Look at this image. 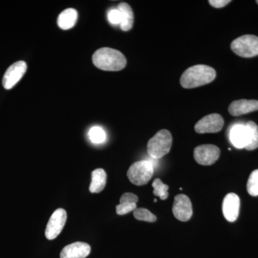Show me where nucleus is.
<instances>
[{"mask_svg":"<svg viewBox=\"0 0 258 258\" xmlns=\"http://www.w3.org/2000/svg\"><path fill=\"white\" fill-rule=\"evenodd\" d=\"M216 78V71L212 67L205 64L191 66L181 75L180 83L186 89L205 86Z\"/></svg>","mask_w":258,"mask_h":258,"instance_id":"nucleus-1","label":"nucleus"},{"mask_svg":"<svg viewBox=\"0 0 258 258\" xmlns=\"http://www.w3.org/2000/svg\"><path fill=\"white\" fill-rule=\"evenodd\" d=\"M92 59L96 67L106 71H121L127 62L123 53L110 47L98 49L93 54Z\"/></svg>","mask_w":258,"mask_h":258,"instance_id":"nucleus-2","label":"nucleus"},{"mask_svg":"<svg viewBox=\"0 0 258 258\" xmlns=\"http://www.w3.org/2000/svg\"><path fill=\"white\" fill-rule=\"evenodd\" d=\"M171 145L172 136L169 131L162 129L148 142V154L154 159H161L169 152Z\"/></svg>","mask_w":258,"mask_h":258,"instance_id":"nucleus-3","label":"nucleus"},{"mask_svg":"<svg viewBox=\"0 0 258 258\" xmlns=\"http://www.w3.org/2000/svg\"><path fill=\"white\" fill-rule=\"evenodd\" d=\"M154 174V166L150 161L142 160L134 163L129 168L127 176L131 182L137 186L147 184Z\"/></svg>","mask_w":258,"mask_h":258,"instance_id":"nucleus-4","label":"nucleus"},{"mask_svg":"<svg viewBox=\"0 0 258 258\" xmlns=\"http://www.w3.org/2000/svg\"><path fill=\"white\" fill-rule=\"evenodd\" d=\"M231 49L238 56L252 57L258 55V37L245 35L237 37L231 43Z\"/></svg>","mask_w":258,"mask_h":258,"instance_id":"nucleus-5","label":"nucleus"},{"mask_svg":"<svg viewBox=\"0 0 258 258\" xmlns=\"http://www.w3.org/2000/svg\"><path fill=\"white\" fill-rule=\"evenodd\" d=\"M66 220L67 212L63 209H57L52 213L45 229V235L47 240H54L60 235L66 225Z\"/></svg>","mask_w":258,"mask_h":258,"instance_id":"nucleus-6","label":"nucleus"},{"mask_svg":"<svg viewBox=\"0 0 258 258\" xmlns=\"http://www.w3.org/2000/svg\"><path fill=\"white\" fill-rule=\"evenodd\" d=\"M220 155V150L218 147L212 144L199 146L194 151V157L199 164L203 166H210L215 164Z\"/></svg>","mask_w":258,"mask_h":258,"instance_id":"nucleus-7","label":"nucleus"},{"mask_svg":"<svg viewBox=\"0 0 258 258\" xmlns=\"http://www.w3.org/2000/svg\"><path fill=\"white\" fill-rule=\"evenodd\" d=\"M224 126V119L221 115L218 113L203 117L195 125V132L198 134L217 133L220 132Z\"/></svg>","mask_w":258,"mask_h":258,"instance_id":"nucleus-8","label":"nucleus"},{"mask_svg":"<svg viewBox=\"0 0 258 258\" xmlns=\"http://www.w3.org/2000/svg\"><path fill=\"white\" fill-rule=\"evenodd\" d=\"M26 71V62L23 60L10 66L3 76V87L7 90L12 89L21 80Z\"/></svg>","mask_w":258,"mask_h":258,"instance_id":"nucleus-9","label":"nucleus"},{"mask_svg":"<svg viewBox=\"0 0 258 258\" xmlns=\"http://www.w3.org/2000/svg\"><path fill=\"white\" fill-rule=\"evenodd\" d=\"M174 217L181 222H187L192 216L193 210L191 201L184 195H176L172 208Z\"/></svg>","mask_w":258,"mask_h":258,"instance_id":"nucleus-10","label":"nucleus"},{"mask_svg":"<svg viewBox=\"0 0 258 258\" xmlns=\"http://www.w3.org/2000/svg\"><path fill=\"white\" fill-rule=\"evenodd\" d=\"M240 200L235 193H229L224 198L222 212L228 222H233L237 220L240 213Z\"/></svg>","mask_w":258,"mask_h":258,"instance_id":"nucleus-11","label":"nucleus"},{"mask_svg":"<svg viewBox=\"0 0 258 258\" xmlns=\"http://www.w3.org/2000/svg\"><path fill=\"white\" fill-rule=\"evenodd\" d=\"M91 246L86 242H76L66 246L60 252V258H86L91 253Z\"/></svg>","mask_w":258,"mask_h":258,"instance_id":"nucleus-12","label":"nucleus"},{"mask_svg":"<svg viewBox=\"0 0 258 258\" xmlns=\"http://www.w3.org/2000/svg\"><path fill=\"white\" fill-rule=\"evenodd\" d=\"M228 111L233 116L247 114L258 111V101L257 100H237L232 102L229 106Z\"/></svg>","mask_w":258,"mask_h":258,"instance_id":"nucleus-13","label":"nucleus"},{"mask_svg":"<svg viewBox=\"0 0 258 258\" xmlns=\"http://www.w3.org/2000/svg\"><path fill=\"white\" fill-rule=\"evenodd\" d=\"M231 143L237 149H245L248 144V130L245 124H236L230 132Z\"/></svg>","mask_w":258,"mask_h":258,"instance_id":"nucleus-14","label":"nucleus"},{"mask_svg":"<svg viewBox=\"0 0 258 258\" xmlns=\"http://www.w3.org/2000/svg\"><path fill=\"white\" fill-rule=\"evenodd\" d=\"M78 13L73 8L64 10L57 18V25L62 30L72 28L77 21Z\"/></svg>","mask_w":258,"mask_h":258,"instance_id":"nucleus-15","label":"nucleus"},{"mask_svg":"<svg viewBox=\"0 0 258 258\" xmlns=\"http://www.w3.org/2000/svg\"><path fill=\"white\" fill-rule=\"evenodd\" d=\"M118 10L121 13L122 20L120 26L123 31H128L132 28L134 25V13L130 5L127 3H121L118 5Z\"/></svg>","mask_w":258,"mask_h":258,"instance_id":"nucleus-16","label":"nucleus"},{"mask_svg":"<svg viewBox=\"0 0 258 258\" xmlns=\"http://www.w3.org/2000/svg\"><path fill=\"white\" fill-rule=\"evenodd\" d=\"M106 173L103 169H95L92 172V180L89 190L91 193H100L106 184Z\"/></svg>","mask_w":258,"mask_h":258,"instance_id":"nucleus-17","label":"nucleus"},{"mask_svg":"<svg viewBox=\"0 0 258 258\" xmlns=\"http://www.w3.org/2000/svg\"><path fill=\"white\" fill-rule=\"evenodd\" d=\"M245 125L248 130V144L245 149L254 150L258 148V125L253 121L247 122Z\"/></svg>","mask_w":258,"mask_h":258,"instance_id":"nucleus-18","label":"nucleus"},{"mask_svg":"<svg viewBox=\"0 0 258 258\" xmlns=\"http://www.w3.org/2000/svg\"><path fill=\"white\" fill-rule=\"evenodd\" d=\"M152 187L154 188V195L160 198L161 200H165L169 197V186L164 184L160 179H156L153 181Z\"/></svg>","mask_w":258,"mask_h":258,"instance_id":"nucleus-19","label":"nucleus"},{"mask_svg":"<svg viewBox=\"0 0 258 258\" xmlns=\"http://www.w3.org/2000/svg\"><path fill=\"white\" fill-rule=\"evenodd\" d=\"M91 142L95 144H101L106 140V136L103 129L99 126H93L88 133Z\"/></svg>","mask_w":258,"mask_h":258,"instance_id":"nucleus-20","label":"nucleus"},{"mask_svg":"<svg viewBox=\"0 0 258 258\" xmlns=\"http://www.w3.org/2000/svg\"><path fill=\"white\" fill-rule=\"evenodd\" d=\"M134 216L141 221L154 222L157 221V217L147 209L138 208L134 211Z\"/></svg>","mask_w":258,"mask_h":258,"instance_id":"nucleus-21","label":"nucleus"},{"mask_svg":"<svg viewBox=\"0 0 258 258\" xmlns=\"http://www.w3.org/2000/svg\"><path fill=\"white\" fill-rule=\"evenodd\" d=\"M247 189L251 196H258V169L252 171L249 175Z\"/></svg>","mask_w":258,"mask_h":258,"instance_id":"nucleus-22","label":"nucleus"},{"mask_svg":"<svg viewBox=\"0 0 258 258\" xmlns=\"http://www.w3.org/2000/svg\"><path fill=\"white\" fill-rule=\"evenodd\" d=\"M136 209H137V204H119V205L116 206V213L118 215H123L132 211H134Z\"/></svg>","mask_w":258,"mask_h":258,"instance_id":"nucleus-23","label":"nucleus"},{"mask_svg":"<svg viewBox=\"0 0 258 258\" xmlns=\"http://www.w3.org/2000/svg\"><path fill=\"white\" fill-rule=\"evenodd\" d=\"M108 21L113 25H120L122 20L121 13L118 8L109 10L108 13Z\"/></svg>","mask_w":258,"mask_h":258,"instance_id":"nucleus-24","label":"nucleus"},{"mask_svg":"<svg viewBox=\"0 0 258 258\" xmlns=\"http://www.w3.org/2000/svg\"><path fill=\"white\" fill-rule=\"evenodd\" d=\"M139 201L138 197L133 193L127 192L123 194L120 199V204L134 203L137 204Z\"/></svg>","mask_w":258,"mask_h":258,"instance_id":"nucleus-25","label":"nucleus"},{"mask_svg":"<svg viewBox=\"0 0 258 258\" xmlns=\"http://www.w3.org/2000/svg\"><path fill=\"white\" fill-rule=\"evenodd\" d=\"M230 0H210L209 3L215 8H222L230 3Z\"/></svg>","mask_w":258,"mask_h":258,"instance_id":"nucleus-26","label":"nucleus"},{"mask_svg":"<svg viewBox=\"0 0 258 258\" xmlns=\"http://www.w3.org/2000/svg\"><path fill=\"white\" fill-rule=\"evenodd\" d=\"M256 3H257V5H258V0H257V1H256Z\"/></svg>","mask_w":258,"mask_h":258,"instance_id":"nucleus-27","label":"nucleus"}]
</instances>
